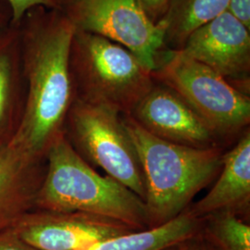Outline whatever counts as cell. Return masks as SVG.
Here are the masks:
<instances>
[{"label":"cell","mask_w":250,"mask_h":250,"mask_svg":"<svg viewBox=\"0 0 250 250\" xmlns=\"http://www.w3.org/2000/svg\"><path fill=\"white\" fill-rule=\"evenodd\" d=\"M25 103L12 142L37 161L63 134L75 99L70 51L75 28L62 10L36 7L18 23Z\"/></svg>","instance_id":"obj_1"},{"label":"cell","mask_w":250,"mask_h":250,"mask_svg":"<svg viewBox=\"0 0 250 250\" xmlns=\"http://www.w3.org/2000/svg\"><path fill=\"white\" fill-rule=\"evenodd\" d=\"M143 170L147 226H161L182 214L223 167L221 146L197 148L170 143L146 132L123 115Z\"/></svg>","instance_id":"obj_2"},{"label":"cell","mask_w":250,"mask_h":250,"mask_svg":"<svg viewBox=\"0 0 250 250\" xmlns=\"http://www.w3.org/2000/svg\"><path fill=\"white\" fill-rule=\"evenodd\" d=\"M34 209L83 212L114 220L134 230L148 228L143 199L115 179L99 174L64 134L45 156V174Z\"/></svg>","instance_id":"obj_3"},{"label":"cell","mask_w":250,"mask_h":250,"mask_svg":"<svg viewBox=\"0 0 250 250\" xmlns=\"http://www.w3.org/2000/svg\"><path fill=\"white\" fill-rule=\"evenodd\" d=\"M75 99L130 114L155 84L152 72L126 47L75 29L70 51Z\"/></svg>","instance_id":"obj_4"},{"label":"cell","mask_w":250,"mask_h":250,"mask_svg":"<svg viewBox=\"0 0 250 250\" xmlns=\"http://www.w3.org/2000/svg\"><path fill=\"white\" fill-rule=\"evenodd\" d=\"M152 76L178 94L220 139L248 129L250 97L218 72L180 50L159 57Z\"/></svg>","instance_id":"obj_5"},{"label":"cell","mask_w":250,"mask_h":250,"mask_svg":"<svg viewBox=\"0 0 250 250\" xmlns=\"http://www.w3.org/2000/svg\"><path fill=\"white\" fill-rule=\"evenodd\" d=\"M63 134L83 161L106 171L145 201L141 162L125 128L123 114L106 106L75 99Z\"/></svg>","instance_id":"obj_6"},{"label":"cell","mask_w":250,"mask_h":250,"mask_svg":"<svg viewBox=\"0 0 250 250\" xmlns=\"http://www.w3.org/2000/svg\"><path fill=\"white\" fill-rule=\"evenodd\" d=\"M76 30L105 37L130 50L153 72L165 28L154 23L138 0H53Z\"/></svg>","instance_id":"obj_7"},{"label":"cell","mask_w":250,"mask_h":250,"mask_svg":"<svg viewBox=\"0 0 250 250\" xmlns=\"http://www.w3.org/2000/svg\"><path fill=\"white\" fill-rule=\"evenodd\" d=\"M12 227L24 241L38 250H79L136 231L100 216L44 209L28 211Z\"/></svg>","instance_id":"obj_8"},{"label":"cell","mask_w":250,"mask_h":250,"mask_svg":"<svg viewBox=\"0 0 250 250\" xmlns=\"http://www.w3.org/2000/svg\"><path fill=\"white\" fill-rule=\"evenodd\" d=\"M146 132L162 140L197 148L220 146L221 139L173 90L154 84L128 114Z\"/></svg>","instance_id":"obj_9"},{"label":"cell","mask_w":250,"mask_h":250,"mask_svg":"<svg viewBox=\"0 0 250 250\" xmlns=\"http://www.w3.org/2000/svg\"><path fill=\"white\" fill-rule=\"evenodd\" d=\"M229 11L199 27L180 51L225 79H242L250 70V34Z\"/></svg>","instance_id":"obj_10"},{"label":"cell","mask_w":250,"mask_h":250,"mask_svg":"<svg viewBox=\"0 0 250 250\" xmlns=\"http://www.w3.org/2000/svg\"><path fill=\"white\" fill-rule=\"evenodd\" d=\"M45 161H37L14 142L0 148V229L12 227L34 209Z\"/></svg>","instance_id":"obj_11"},{"label":"cell","mask_w":250,"mask_h":250,"mask_svg":"<svg viewBox=\"0 0 250 250\" xmlns=\"http://www.w3.org/2000/svg\"><path fill=\"white\" fill-rule=\"evenodd\" d=\"M213 188L196 204L188 208L200 219L218 212L240 217L250 211V132L244 131L232 148L225 152L223 167ZM241 218V217H240Z\"/></svg>","instance_id":"obj_12"},{"label":"cell","mask_w":250,"mask_h":250,"mask_svg":"<svg viewBox=\"0 0 250 250\" xmlns=\"http://www.w3.org/2000/svg\"><path fill=\"white\" fill-rule=\"evenodd\" d=\"M25 82L18 24L0 28V148L12 141L21 122Z\"/></svg>","instance_id":"obj_13"},{"label":"cell","mask_w":250,"mask_h":250,"mask_svg":"<svg viewBox=\"0 0 250 250\" xmlns=\"http://www.w3.org/2000/svg\"><path fill=\"white\" fill-rule=\"evenodd\" d=\"M202 224L203 219L188 208L161 226L127 232L79 250H165L197 236L201 232Z\"/></svg>","instance_id":"obj_14"},{"label":"cell","mask_w":250,"mask_h":250,"mask_svg":"<svg viewBox=\"0 0 250 250\" xmlns=\"http://www.w3.org/2000/svg\"><path fill=\"white\" fill-rule=\"evenodd\" d=\"M229 0H173L161 23L165 28L164 44L180 50L188 36L228 9Z\"/></svg>","instance_id":"obj_15"},{"label":"cell","mask_w":250,"mask_h":250,"mask_svg":"<svg viewBox=\"0 0 250 250\" xmlns=\"http://www.w3.org/2000/svg\"><path fill=\"white\" fill-rule=\"evenodd\" d=\"M202 234L219 250H250V225L231 212L203 218Z\"/></svg>","instance_id":"obj_16"},{"label":"cell","mask_w":250,"mask_h":250,"mask_svg":"<svg viewBox=\"0 0 250 250\" xmlns=\"http://www.w3.org/2000/svg\"><path fill=\"white\" fill-rule=\"evenodd\" d=\"M13 12V23L18 24L30 9L36 7L56 8L53 0H8Z\"/></svg>","instance_id":"obj_17"},{"label":"cell","mask_w":250,"mask_h":250,"mask_svg":"<svg viewBox=\"0 0 250 250\" xmlns=\"http://www.w3.org/2000/svg\"><path fill=\"white\" fill-rule=\"evenodd\" d=\"M0 250H38L24 241L13 227L0 229Z\"/></svg>","instance_id":"obj_18"},{"label":"cell","mask_w":250,"mask_h":250,"mask_svg":"<svg viewBox=\"0 0 250 250\" xmlns=\"http://www.w3.org/2000/svg\"><path fill=\"white\" fill-rule=\"evenodd\" d=\"M138 2L152 22L159 23L167 14L173 0H138Z\"/></svg>","instance_id":"obj_19"},{"label":"cell","mask_w":250,"mask_h":250,"mask_svg":"<svg viewBox=\"0 0 250 250\" xmlns=\"http://www.w3.org/2000/svg\"><path fill=\"white\" fill-rule=\"evenodd\" d=\"M227 11L250 30V0H229Z\"/></svg>","instance_id":"obj_20"},{"label":"cell","mask_w":250,"mask_h":250,"mask_svg":"<svg viewBox=\"0 0 250 250\" xmlns=\"http://www.w3.org/2000/svg\"><path fill=\"white\" fill-rule=\"evenodd\" d=\"M202 231V230H201ZM183 250H219L210 242L207 240L202 232L185 243Z\"/></svg>","instance_id":"obj_21"},{"label":"cell","mask_w":250,"mask_h":250,"mask_svg":"<svg viewBox=\"0 0 250 250\" xmlns=\"http://www.w3.org/2000/svg\"><path fill=\"white\" fill-rule=\"evenodd\" d=\"M13 23V12L8 0H0V28Z\"/></svg>","instance_id":"obj_22"},{"label":"cell","mask_w":250,"mask_h":250,"mask_svg":"<svg viewBox=\"0 0 250 250\" xmlns=\"http://www.w3.org/2000/svg\"><path fill=\"white\" fill-rule=\"evenodd\" d=\"M185 243H186V242H185ZM185 243H183V244H179V245L173 246V247H170V248H169V249H167V250H183V249H184V245H185Z\"/></svg>","instance_id":"obj_23"}]
</instances>
